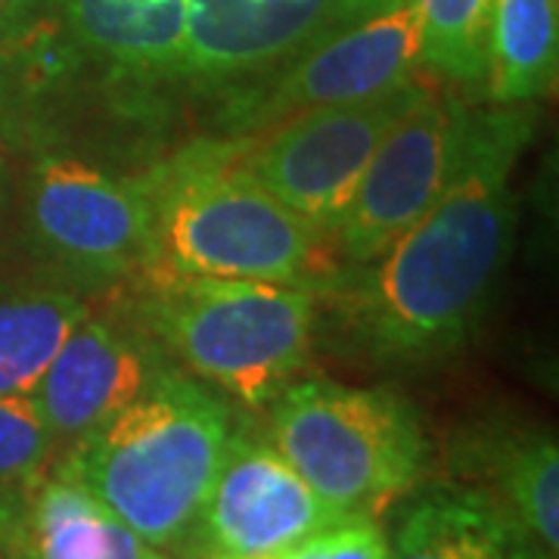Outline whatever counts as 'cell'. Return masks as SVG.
Masks as SVG:
<instances>
[{
  "instance_id": "obj_1",
  "label": "cell",
  "mask_w": 559,
  "mask_h": 559,
  "mask_svg": "<svg viewBox=\"0 0 559 559\" xmlns=\"http://www.w3.org/2000/svg\"><path fill=\"white\" fill-rule=\"evenodd\" d=\"M532 106L469 109L454 175L377 259L318 286L333 323L373 364H426L457 352L485 318L516 234L513 168L532 140Z\"/></svg>"
},
{
  "instance_id": "obj_2",
  "label": "cell",
  "mask_w": 559,
  "mask_h": 559,
  "mask_svg": "<svg viewBox=\"0 0 559 559\" xmlns=\"http://www.w3.org/2000/svg\"><path fill=\"white\" fill-rule=\"evenodd\" d=\"M234 426L224 395L168 367L50 466L100 498L150 547L183 550L197 535Z\"/></svg>"
},
{
  "instance_id": "obj_3",
  "label": "cell",
  "mask_w": 559,
  "mask_h": 559,
  "mask_svg": "<svg viewBox=\"0 0 559 559\" xmlns=\"http://www.w3.org/2000/svg\"><path fill=\"white\" fill-rule=\"evenodd\" d=\"M242 138L200 140L150 168L153 230L146 277L296 283L318 289L320 237L261 187L240 159Z\"/></svg>"
},
{
  "instance_id": "obj_4",
  "label": "cell",
  "mask_w": 559,
  "mask_h": 559,
  "mask_svg": "<svg viewBox=\"0 0 559 559\" xmlns=\"http://www.w3.org/2000/svg\"><path fill=\"white\" fill-rule=\"evenodd\" d=\"M318 289L296 283L150 277L134 320L175 367L246 407H267L308 364Z\"/></svg>"
},
{
  "instance_id": "obj_5",
  "label": "cell",
  "mask_w": 559,
  "mask_h": 559,
  "mask_svg": "<svg viewBox=\"0 0 559 559\" xmlns=\"http://www.w3.org/2000/svg\"><path fill=\"white\" fill-rule=\"evenodd\" d=\"M267 414V439L342 516H377L414 491L429 460L417 407L392 389L293 380Z\"/></svg>"
},
{
  "instance_id": "obj_6",
  "label": "cell",
  "mask_w": 559,
  "mask_h": 559,
  "mask_svg": "<svg viewBox=\"0 0 559 559\" xmlns=\"http://www.w3.org/2000/svg\"><path fill=\"white\" fill-rule=\"evenodd\" d=\"M417 66V13L407 0H395L330 32L274 72L224 91L221 128L227 138H255L305 109L364 100L407 84Z\"/></svg>"
},
{
  "instance_id": "obj_7",
  "label": "cell",
  "mask_w": 559,
  "mask_h": 559,
  "mask_svg": "<svg viewBox=\"0 0 559 559\" xmlns=\"http://www.w3.org/2000/svg\"><path fill=\"white\" fill-rule=\"evenodd\" d=\"M423 91L419 81H407L377 97L305 109L242 138L240 159L289 212L330 237L370 156Z\"/></svg>"
},
{
  "instance_id": "obj_8",
  "label": "cell",
  "mask_w": 559,
  "mask_h": 559,
  "mask_svg": "<svg viewBox=\"0 0 559 559\" xmlns=\"http://www.w3.org/2000/svg\"><path fill=\"white\" fill-rule=\"evenodd\" d=\"M25 230L40 259L72 280L128 277L150 255V178H119L79 156L47 153L25 180Z\"/></svg>"
},
{
  "instance_id": "obj_9",
  "label": "cell",
  "mask_w": 559,
  "mask_h": 559,
  "mask_svg": "<svg viewBox=\"0 0 559 559\" xmlns=\"http://www.w3.org/2000/svg\"><path fill=\"white\" fill-rule=\"evenodd\" d=\"M469 106L423 91L370 156L352 200L336 221L333 242L342 267L377 259L389 242L439 200L454 175Z\"/></svg>"
},
{
  "instance_id": "obj_10",
  "label": "cell",
  "mask_w": 559,
  "mask_h": 559,
  "mask_svg": "<svg viewBox=\"0 0 559 559\" xmlns=\"http://www.w3.org/2000/svg\"><path fill=\"white\" fill-rule=\"evenodd\" d=\"M271 439L237 419L190 547L205 559H277L340 520Z\"/></svg>"
},
{
  "instance_id": "obj_11",
  "label": "cell",
  "mask_w": 559,
  "mask_h": 559,
  "mask_svg": "<svg viewBox=\"0 0 559 559\" xmlns=\"http://www.w3.org/2000/svg\"><path fill=\"white\" fill-rule=\"evenodd\" d=\"M187 0H35L0 40H35L131 84L183 81Z\"/></svg>"
},
{
  "instance_id": "obj_12",
  "label": "cell",
  "mask_w": 559,
  "mask_h": 559,
  "mask_svg": "<svg viewBox=\"0 0 559 559\" xmlns=\"http://www.w3.org/2000/svg\"><path fill=\"white\" fill-rule=\"evenodd\" d=\"M175 367L138 320L87 311L62 340L28 399L62 454Z\"/></svg>"
},
{
  "instance_id": "obj_13",
  "label": "cell",
  "mask_w": 559,
  "mask_h": 559,
  "mask_svg": "<svg viewBox=\"0 0 559 559\" xmlns=\"http://www.w3.org/2000/svg\"><path fill=\"white\" fill-rule=\"evenodd\" d=\"M352 22L345 0H187L180 75L224 94Z\"/></svg>"
},
{
  "instance_id": "obj_14",
  "label": "cell",
  "mask_w": 559,
  "mask_h": 559,
  "mask_svg": "<svg viewBox=\"0 0 559 559\" xmlns=\"http://www.w3.org/2000/svg\"><path fill=\"white\" fill-rule=\"evenodd\" d=\"M0 559H165L53 466L0 491Z\"/></svg>"
},
{
  "instance_id": "obj_15",
  "label": "cell",
  "mask_w": 559,
  "mask_h": 559,
  "mask_svg": "<svg viewBox=\"0 0 559 559\" xmlns=\"http://www.w3.org/2000/svg\"><path fill=\"white\" fill-rule=\"evenodd\" d=\"M507 503L473 485L439 481L401 507L389 559H547ZM554 559V557H550Z\"/></svg>"
},
{
  "instance_id": "obj_16",
  "label": "cell",
  "mask_w": 559,
  "mask_h": 559,
  "mask_svg": "<svg viewBox=\"0 0 559 559\" xmlns=\"http://www.w3.org/2000/svg\"><path fill=\"white\" fill-rule=\"evenodd\" d=\"M557 0H491L488 7V72L491 106H532L557 84Z\"/></svg>"
},
{
  "instance_id": "obj_17",
  "label": "cell",
  "mask_w": 559,
  "mask_h": 559,
  "mask_svg": "<svg viewBox=\"0 0 559 559\" xmlns=\"http://www.w3.org/2000/svg\"><path fill=\"white\" fill-rule=\"evenodd\" d=\"M87 311V299L69 283H0V395H32Z\"/></svg>"
},
{
  "instance_id": "obj_18",
  "label": "cell",
  "mask_w": 559,
  "mask_h": 559,
  "mask_svg": "<svg viewBox=\"0 0 559 559\" xmlns=\"http://www.w3.org/2000/svg\"><path fill=\"white\" fill-rule=\"evenodd\" d=\"M488 476L498 481L500 503L528 528L540 547L559 550V451L547 432H516L485 448Z\"/></svg>"
},
{
  "instance_id": "obj_19",
  "label": "cell",
  "mask_w": 559,
  "mask_h": 559,
  "mask_svg": "<svg viewBox=\"0 0 559 559\" xmlns=\"http://www.w3.org/2000/svg\"><path fill=\"white\" fill-rule=\"evenodd\" d=\"M417 13L419 62L457 87H485L491 0H407Z\"/></svg>"
},
{
  "instance_id": "obj_20",
  "label": "cell",
  "mask_w": 559,
  "mask_h": 559,
  "mask_svg": "<svg viewBox=\"0 0 559 559\" xmlns=\"http://www.w3.org/2000/svg\"><path fill=\"white\" fill-rule=\"evenodd\" d=\"M57 460L35 401L28 395H0V491L35 479Z\"/></svg>"
},
{
  "instance_id": "obj_21",
  "label": "cell",
  "mask_w": 559,
  "mask_h": 559,
  "mask_svg": "<svg viewBox=\"0 0 559 559\" xmlns=\"http://www.w3.org/2000/svg\"><path fill=\"white\" fill-rule=\"evenodd\" d=\"M277 559H389V538L373 516H340Z\"/></svg>"
},
{
  "instance_id": "obj_22",
  "label": "cell",
  "mask_w": 559,
  "mask_h": 559,
  "mask_svg": "<svg viewBox=\"0 0 559 559\" xmlns=\"http://www.w3.org/2000/svg\"><path fill=\"white\" fill-rule=\"evenodd\" d=\"M389 3H395V0H345V7H348V13H352L355 22L370 16V13H377L382 7H389Z\"/></svg>"
},
{
  "instance_id": "obj_23",
  "label": "cell",
  "mask_w": 559,
  "mask_h": 559,
  "mask_svg": "<svg viewBox=\"0 0 559 559\" xmlns=\"http://www.w3.org/2000/svg\"><path fill=\"white\" fill-rule=\"evenodd\" d=\"M7 168H3V159H0V212H3V205H7Z\"/></svg>"
}]
</instances>
